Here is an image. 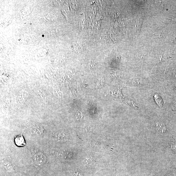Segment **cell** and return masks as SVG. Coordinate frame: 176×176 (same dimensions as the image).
<instances>
[{
    "label": "cell",
    "instance_id": "cell-7",
    "mask_svg": "<svg viewBox=\"0 0 176 176\" xmlns=\"http://www.w3.org/2000/svg\"><path fill=\"white\" fill-rule=\"evenodd\" d=\"M75 117L78 120H80L83 119V116L80 112H77L75 115Z\"/></svg>",
    "mask_w": 176,
    "mask_h": 176
},
{
    "label": "cell",
    "instance_id": "cell-9",
    "mask_svg": "<svg viewBox=\"0 0 176 176\" xmlns=\"http://www.w3.org/2000/svg\"><path fill=\"white\" fill-rule=\"evenodd\" d=\"M84 162H85V163H86V164H91V163H92V162H93V161L90 158H87L85 159L84 160Z\"/></svg>",
    "mask_w": 176,
    "mask_h": 176
},
{
    "label": "cell",
    "instance_id": "cell-10",
    "mask_svg": "<svg viewBox=\"0 0 176 176\" xmlns=\"http://www.w3.org/2000/svg\"><path fill=\"white\" fill-rule=\"evenodd\" d=\"M74 176H83L78 173H75L74 174Z\"/></svg>",
    "mask_w": 176,
    "mask_h": 176
},
{
    "label": "cell",
    "instance_id": "cell-4",
    "mask_svg": "<svg viewBox=\"0 0 176 176\" xmlns=\"http://www.w3.org/2000/svg\"><path fill=\"white\" fill-rule=\"evenodd\" d=\"M155 127L157 132L158 133H164V131L165 130V126L162 123L157 122L156 123Z\"/></svg>",
    "mask_w": 176,
    "mask_h": 176
},
{
    "label": "cell",
    "instance_id": "cell-3",
    "mask_svg": "<svg viewBox=\"0 0 176 176\" xmlns=\"http://www.w3.org/2000/svg\"><path fill=\"white\" fill-rule=\"evenodd\" d=\"M54 139L58 141H64L67 140V136L65 133L62 132L56 133L54 136Z\"/></svg>",
    "mask_w": 176,
    "mask_h": 176
},
{
    "label": "cell",
    "instance_id": "cell-2",
    "mask_svg": "<svg viewBox=\"0 0 176 176\" xmlns=\"http://www.w3.org/2000/svg\"><path fill=\"white\" fill-rule=\"evenodd\" d=\"M14 141L15 144L18 147H23L25 145V141L22 134L16 136L15 138Z\"/></svg>",
    "mask_w": 176,
    "mask_h": 176
},
{
    "label": "cell",
    "instance_id": "cell-5",
    "mask_svg": "<svg viewBox=\"0 0 176 176\" xmlns=\"http://www.w3.org/2000/svg\"><path fill=\"white\" fill-rule=\"evenodd\" d=\"M154 99L157 104L160 107H162L163 104V100L162 98L157 95H156L154 97Z\"/></svg>",
    "mask_w": 176,
    "mask_h": 176
},
{
    "label": "cell",
    "instance_id": "cell-1",
    "mask_svg": "<svg viewBox=\"0 0 176 176\" xmlns=\"http://www.w3.org/2000/svg\"><path fill=\"white\" fill-rule=\"evenodd\" d=\"M46 160L45 156L41 153L37 154L34 158L35 164L38 166L43 165L45 163Z\"/></svg>",
    "mask_w": 176,
    "mask_h": 176
},
{
    "label": "cell",
    "instance_id": "cell-8",
    "mask_svg": "<svg viewBox=\"0 0 176 176\" xmlns=\"http://www.w3.org/2000/svg\"><path fill=\"white\" fill-rule=\"evenodd\" d=\"M34 130L37 133H41L43 131V129L40 126L35 127L34 128Z\"/></svg>",
    "mask_w": 176,
    "mask_h": 176
},
{
    "label": "cell",
    "instance_id": "cell-6",
    "mask_svg": "<svg viewBox=\"0 0 176 176\" xmlns=\"http://www.w3.org/2000/svg\"><path fill=\"white\" fill-rule=\"evenodd\" d=\"M3 165L4 168L6 169L7 171L11 172L12 170V168L11 165L8 162H5L3 164Z\"/></svg>",
    "mask_w": 176,
    "mask_h": 176
}]
</instances>
